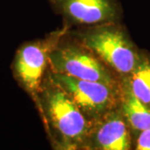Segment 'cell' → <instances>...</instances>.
I'll use <instances>...</instances> for the list:
<instances>
[{"mask_svg": "<svg viewBox=\"0 0 150 150\" xmlns=\"http://www.w3.org/2000/svg\"><path fill=\"white\" fill-rule=\"evenodd\" d=\"M52 82L63 88L83 113L100 118L121 103L123 90L99 82L54 73Z\"/></svg>", "mask_w": 150, "mask_h": 150, "instance_id": "1", "label": "cell"}, {"mask_svg": "<svg viewBox=\"0 0 150 150\" xmlns=\"http://www.w3.org/2000/svg\"><path fill=\"white\" fill-rule=\"evenodd\" d=\"M85 47L111 69L129 76L139 61L140 56L124 33L116 28H101L83 36Z\"/></svg>", "mask_w": 150, "mask_h": 150, "instance_id": "2", "label": "cell"}, {"mask_svg": "<svg viewBox=\"0 0 150 150\" xmlns=\"http://www.w3.org/2000/svg\"><path fill=\"white\" fill-rule=\"evenodd\" d=\"M45 107L55 129L70 144L84 141L88 125L83 112L66 92L53 83L45 92Z\"/></svg>", "mask_w": 150, "mask_h": 150, "instance_id": "3", "label": "cell"}, {"mask_svg": "<svg viewBox=\"0 0 150 150\" xmlns=\"http://www.w3.org/2000/svg\"><path fill=\"white\" fill-rule=\"evenodd\" d=\"M48 59L54 73L118 87L109 70L90 54V51L75 46H66L53 51L48 55Z\"/></svg>", "mask_w": 150, "mask_h": 150, "instance_id": "4", "label": "cell"}, {"mask_svg": "<svg viewBox=\"0 0 150 150\" xmlns=\"http://www.w3.org/2000/svg\"><path fill=\"white\" fill-rule=\"evenodd\" d=\"M69 18L84 24L113 21L118 14L115 0H50Z\"/></svg>", "mask_w": 150, "mask_h": 150, "instance_id": "5", "label": "cell"}, {"mask_svg": "<svg viewBox=\"0 0 150 150\" xmlns=\"http://www.w3.org/2000/svg\"><path fill=\"white\" fill-rule=\"evenodd\" d=\"M48 59L47 50L40 43H29L18 50L14 62L15 74L29 92L36 93L40 88Z\"/></svg>", "mask_w": 150, "mask_h": 150, "instance_id": "6", "label": "cell"}, {"mask_svg": "<svg viewBox=\"0 0 150 150\" xmlns=\"http://www.w3.org/2000/svg\"><path fill=\"white\" fill-rule=\"evenodd\" d=\"M103 120L93 133V144L103 150H128L131 139L128 124L122 111L113 109L102 117Z\"/></svg>", "mask_w": 150, "mask_h": 150, "instance_id": "7", "label": "cell"}, {"mask_svg": "<svg viewBox=\"0 0 150 150\" xmlns=\"http://www.w3.org/2000/svg\"><path fill=\"white\" fill-rule=\"evenodd\" d=\"M121 105L124 118L133 129L140 132L150 129V108L134 96L127 85L123 89Z\"/></svg>", "mask_w": 150, "mask_h": 150, "instance_id": "8", "label": "cell"}, {"mask_svg": "<svg viewBox=\"0 0 150 150\" xmlns=\"http://www.w3.org/2000/svg\"><path fill=\"white\" fill-rule=\"evenodd\" d=\"M126 84L132 93L150 108V59L140 56L139 61L128 76Z\"/></svg>", "mask_w": 150, "mask_h": 150, "instance_id": "9", "label": "cell"}, {"mask_svg": "<svg viewBox=\"0 0 150 150\" xmlns=\"http://www.w3.org/2000/svg\"><path fill=\"white\" fill-rule=\"evenodd\" d=\"M136 149L150 150V129L140 132L137 139Z\"/></svg>", "mask_w": 150, "mask_h": 150, "instance_id": "10", "label": "cell"}]
</instances>
